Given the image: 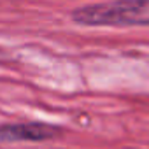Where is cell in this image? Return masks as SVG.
<instances>
[{
	"instance_id": "7a4b0ae2",
	"label": "cell",
	"mask_w": 149,
	"mask_h": 149,
	"mask_svg": "<svg viewBox=\"0 0 149 149\" xmlns=\"http://www.w3.org/2000/svg\"><path fill=\"white\" fill-rule=\"evenodd\" d=\"M61 133V130L54 125L47 123H11V125H0V140L6 142H19V140H28V142H42L54 139Z\"/></svg>"
},
{
	"instance_id": "6da1fadb",
	"label": "cell",
	"mask_w": 149,
	"mask_h": 149,
	"mask_svg": "<svg viewBox=\"0 0 149 149\" xmlns=\"http://www.w3.org/2000/svg\"><path fill=\"white\" fill-rule=\"evenodd\" d=\"M72 21L83 26H149V0H112L74 9Z\"/></svg>"
}]
</instances>
